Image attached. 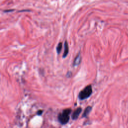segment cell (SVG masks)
Returning a JSON list of instances; mask_svg holds the SVG:
<instances>
[{
	"label": "cell",
	"instance_id": "1",
	"mask_svg": "<svg viewBox=\"0 0 128 128\" xmlns=\"http://www.w3.org/2000/svg\"><path fill=\"white\" fill-rule=\"evenodd\" d=\"M71 111V109H66L64 110L61 113H60L58 117L59 122L62 125H65L68 123Z\"/></svg>",
	"mask_w": 128,
	"mask_h": 128
},
{
	"label": "cell",
	"instance_id": "2",
	"mask_svg": "<svg viewBox=\"0 0 128 128\" xmlns=\"http://www.w3.org/2000/svg\"><path fill=\"white\" fill-rule=\"evenodd\" d=\"M92 94V88L91 85H88L81 91L79 95V98L81 100H85Z\"/></svg>",
	"mask_w": 128,
	"mask_h": 128
},
{
	"label": "cell",
	"instance_id": "3",
	"mask_svg": "<svg viewBox=\"0 0 128 128\" xmlns=\"http://www.w3.org/2000/svg\"><path fill=\"white\" fill-rule=\"evenodd\" d=\"M82 109L81 107L78 108L74 112L73 114H72V119L73 120H77L78 118V117H79L80 114H81V113L82 112Z\"/></svg>",
	"mask_w": 128,
	"mask_h": 128
},
{
	"label": "cell",
	"instance_id": "4",
	"mask_svg": "<svg viewBox=\"0 0 128 128\" xmlns=\"http://www.w3.org/2000/svg\"><path fill=\"white\" fill-rule=\"evenodd\" d=\"M81 56L80 53H79L78 55L76 56V58H75L73 62V66H77L81 63Z\"/></svg>",
	"mask_w": 128,
	"mask_h": 128
},
{
	"label": "cell",
	"instance_id": "5",
	"mask_svg": "<svg viewBox=\"0 0 128 128\" xmlns=\"http://www.w3.org/2000/svg\"><path fill=\"white\" fill-rule=\"evenodd\" d=\"M64 53L63 54V58H66L68 54L69 53V45L68 44L67 41H65V44H64Z\"/></svg>",
	"mask_w": 128,
	"mask_h": 128
},
{
	"label": "cell",
	"instance_id": "6",
	"mask_svg": "<svg viewBox=\"0 0 128 128\" xmlns=\"http://www.w3.org/2000/svg\"><path fill=\"white\" fill-rule=\"evenodd\" d=\"M92 109V108L91 106L87 107L84 111V113L82 115V117H87L89 115V114H90V112L91 111Z\"/></svg>",
	"mask_w": 128,
	"mask_h": 128
},
{
	"label": "cell",
	"instance_id": "7",
	"mask_svg": "<svg viewBox=\"0 0 128 128\" xmlns=\"http://www.w3.org/2000/svg\"><path fill=\"white\" fill-rule=\"evenodd\" d=\"M62 43H61V42L59 43L58 45L57 48H56L57 52L58 54L61 53V52L62 51Z\"/></svg>",
	"mask_w": 128,
	"mask_h": 128
},
{
	"label": "cell",
	"instance_id": "8",
	"mask_svg": "<svg viewBox=\"0 0 128 128\" xmlns=\"http://www.w3.org/2000/svg\"><path fill=\"white\" fill-rule=\"evenodd\" d=\"M43 113V111L42 110H39L37 112V115H41Z\"/></svg>",
	"mask_w": 128,
	"mask_h": 128
},
{
	"label": "cell",
	"instance_id": "9",
	"mask_svg": "<svg viewBox=\"0 0 128 128\" xmlns=\"http://www.w3.org/2000/svg\"><path fill=\"white\" fill-rule=\"evenodd\" d=\"M14 10H5L4 12L5 13H8V12H11L14 11Z\"/></svg>",
	"mask_w": 128,
	"mask_h": 128
}]
</instances>
